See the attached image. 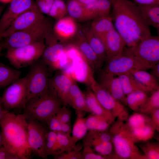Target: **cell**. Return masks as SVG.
Returning <instances> with one entry per match:
<instances>
[{"mask_svg":"<svg viewBox=\"0 0 159 159\" xmlns=\"http://www.w3.org/2000/svg\"><path fill=\"white\" fill-rule=\"evenodd\" d=\"M6 87L1 97L4 109L10 111L20 108L24 109L27 95L26 76L19 78Z\"/></svg>","mask_w":159,"mask_h":159,"instance_id":"12","label":"cell"},{"mask_svg":"<svg viewBox=\"0 0 159 159\" xmlns=\"http://www.w3.org/2000/svg\"><path fill=\"white\" fill-rule=\"evenodd\" d=\"M113 21L110 15L99 17L93 20L90 27L102 42L107 33L115 28Z\"/></svg>","mask_w":159,"mask_h":159,"instance_id":"25","label":"cell"},{"mask_svg":"<svg viewBox=\"0 0 159 159\" xmlns=\"http://www.w3.org/2000/svg\"><path fill=\"white\" fill-rule=\"evenodd\" d=\"M54 0H36L35 3L43 14L48 15Z\"/></svg>","mask_w":159,"mask_h":159,"instance_id":"47","label":"cell"},{"mask_svg":"<svg viewBox=\"0 0 159 159\" xmlns=\"http://www.w3.org/2000/svg\"><path fill=\"white\" fill-rule=\"evenodd\" d=\"M12 0H0V2L4 4L10 3Z\"/></svg>","mask_w":159,"mask_h":159,"instance_id":"57","label":"cell"},{"mask_svg":"<svg viewBox=\"0 0 159 159\" xmlns=\"http://www.w3.org/2000/svg\"><path fill=\"white\" fill-rule=\"evenodd\" d=\"M83 139V145L90 146L95 152L106 159L113 158L112 152L113 147L112 141L106 142L101 140L92 130H88Z\"/></svg>","mask_w":159,"mask_h":159,"instance_id":"22","label":"cell"},{"mask_svg":"<svg viewBox=\"0 0 159 159\" xmlns=\"http://www.w3.org/2000/svg\"><path fill=\"white\" fill-rule=\"evenodd\" d=\"M139 112L148 115L159 108V89L151 92Z\"/></svg>","mask_w":159,"mask_h":159,"instance_id":"38","label":"cell"},{"mask_svg":"<svg viewBox=\"0 0 159 159\" xmlns=\"http://www.w3.org/2000/svg\"><path fill=\"white\" fill-rule=\"evenodd\" d=\"M85 118L88 130L105 131L108 129L111 125L105 119L92 113Z\"/></svg>","mask_w":159,"mask_h":159,"instance_id":"35","label":"cell"},{"mask_svg":"<svg viewBox=\"0 0 159 159\" xmlns=\"http://www.w3.org/2000/svg\"><path fill=\"white\" fill-rule=\"evenodd\" d=\"M0 159H18L4 147L0 148Z\"/></svg>","mask_w":159,"mask_h":159,"instance_id":"49","label":"cell"},{"mask_svg":"<svg viewBox=\"0 0 159 159\" xmlns=\"http://www.w3.org/2000/svg\"><path fill=\"white\" fill-rule=\"evenodd\" d=\"M30 67L26 75L27 79L26 102L31 98L46 92L49 89L50 79L48 67L42 57Z\"/></svg>","mask_w":159,"mask_h":159,"instance_id":"8","label":"cell"},{"mask_svg":"<svg viewBox=\"0 0 159 159\" xmlns=\"http://www.w3.org/2000/svg\"><path fill=\"white\" fill-rule=\"evenodd\" d=\"M83 146L76 145L72 148L54 157L55 159H82V151Z\"/></svg>","mask_w":159,"mask_h":159,"instance_id":"42","label":"cell"},{"mask_svg":"<svg viewBox=\"0 0 159 159\" xmlns=\"http://www.w3.org/2000/svg\"><path fill=\"white\" fill-rule=\"evenodd\" d=\"M112 124L109 132L115 152L114 158L145 159L136 145L137 142L126 124L117 121Z\"/></svg>","mask_w":159,"mask_h":159,"instance_id":"3","label":"cell"},{"mask_svg":"<svg viewBox=\"0 0 159 159\" xmlns=\"http://www.w3.org/2000/svg\"><path fill=\"white\" fill-rule=\"evenodd\" d=\"M3 147L18 159H29L32 151L28 145L27 124L24 114L6 110L0 121Z\"/></svg>","mask_w":159,"mask_h":159,"instance_id":"2","label":"cell"},{"mask_svg":"<svg viewBox=\"0 0 159 159\" xmlns=\"http://www.w3.org/2000/svg\"><path fill=\"white\" fill-rule=\"evenodd\" d=\"M67 55L71 62L69 74L74 80L86 84L89 87L94 79V71L79 49L73 44L65 45Z\"/></svg>","mask_w":159,"mask_h":159,"instance_id":"7","label":"cell"},{"mask_svg":"<svg viewBox=\"0 0 159 159\" xmlns=\"http://www.w3.org/2000/svg\"><path fill=\"white\" fill-rule=\"evenodd\" d=\"M56 115L61 123H71V111L66 106L61 107Z\"/></svg>","mask_w":159,"mask_h":159,"instance_id":"45","label":"cell"},{"mask_svg":"<svg viewBox=\"0 0 159 159\" xmlns=\"http://www.w3.org/2000/svg\"><path fill=\"white\" fill-rule=\"evenodd\" d=\"M111 1L114 28L127 47L135 46L151 35L150 26L143 19L137 4L129 0Z\"/></svg>","mask_w":159,"mask_h":159,"instance_id":"1","label":"cell"},{"mask_svg":"<svg viewBox=\"0 0 159 159\" xmlns=\"http://www.w3.org/2000/svg\"><path fill=\"white\" fill-rule=\"evenodd\" d=\"M6 110L3 106L1 97H0V121Z\"/></svg>","mask_w":159,"mask_h":159,"instance_id":"53","label":"cell"},{"mask_svg":"<svg viewBox=\"0 0 159 159\" xmlns=\"http://www.w3.org/2000/svg\"><path fill=\"white\" fill-rule=\"evenodd\" d=\"M70 106L76 111L89 112L86 102L85 95L74 80L69 91Z\"/></svg>","mask_w":159,"mask_h":159,"instance_id":"27","label":"cell"},{"mask_svg":"<svg viewBox=\"0 0 159 159\" xmlns=\"http://www.w3.org/2000/svg\"><path fill=\"white\" fill-rule=\"evenodd\" d=\"M27 124L28 145L32 153L38 156L47 157L45 152L46 137L49 130L39 121L24 113Z\"/></svg>","mask_w":159,"mask_h":159,"instance_id":"13","label":"cell"},{"mask_svg":"<svg viewBox=\"0 0 159 159\" xmlns=\"http://www.w3.org/2000/svg\"><path fill=\"white\" fill-rule=\"evenodd\" d=\"M77 37L73 42L74 45L85 58L94 72L100 71L103 63L91 48L82 31H78Z\"/></svg>","mask_w":159,"mask_h":159,"instance_id":"20","label":"cell"},{"mask_svg":"<svg viewBox=\"0 0 159 159\" xmlns=\"http://www.w3.org/2000/svg\"><path fill=\"white\" fill-rule=\"evenodd\" d=\"M51 22L46 18L24 30L14 32L4 38L5 49L18 48L44 39L52 28Z\"/></svg>","mask_w":159,"mask_h":159,"instance_id":"5","label":"cell"},{"mask_svg":"<svg viewBox=\"0 0 159 159\" xmlns=\"http://www.w3.org/2000/svg\"><path fill=\"white\" fill-rule=\"evenodd\" d=\"M52 31L61 42L72 39L78 31L76 21L69 16L58 20L53 26Z\"/></svg>","mask_w":159,"mask_h":159,"instance_id":"18","label":"cell"},{"mask_svg":"<svg viewBox=\"0 0 159 159\" xmlns=\"http://www.w3.org/2000/svg\"><path fill=\"white\" fill-rule=\"evenodd\" d=\"M53 156H56L74 147L76 144L71 135L57 132Z\"/></svg>","mask_w":159,"mask_h":159,"instance_id":"36","label":"cell"},{"mask_svg":"<svg viewBox=\"0 0 159 159\" xmlns=\"http://www.w3.org/2000/svg\"><path fill=\"white\" fill-rule=\"evenodd\" d=\"M126 95L127 105L136 112H139L148 97L147 93L141 91H134Z\"/></svg>","mask_w":159,"mask_h":159,"instance_id":"34","label":"cell"},{"mask_svg":"<svg viewBox=\"0 0 159 159\" xmlns=\"http://www.w3.org/2000/svg\"><path fill=\"white\" fill-rule=\"evenodd\" d=\"M45 18L34 2L31 7L20 14L6 29L0 34V39H4L14 32L26 29Z\"/></svg>","mask_w":159,"mask_h":159,"instance_id":"14","label":"cell"},{"mask_svg":"<svg viewBox=\"0 0 159 159\" xmlns=\"http://www.w3.org/2000/svg\"><path fill=\"white\" fill-rule=\"evenodd\" d=\"M82 151V159H105L106 158L96 153L90 146L83 145Z\"/></svg>","mask_w":159,"mask_h":159,"instance_id":"44","label":"cell"},{"mask_svg":"<svg viewBox=\"0 0 159 159\" xmlns=\"http://www.w3.org/2000/svg\"><path fill=\"white\" fill-rule=\"evenodd\" d=\"M151 121L155 130H159V108L154 111L150 115Z\"/></svg>","mask_w":159,"mask_h":159,"instance_id":"48","label":"cell"},{"mask_svg":"<svg viewBox=\"0 0 159 159\" xmlns=\"http://www.w3.org/2000/svg\"><path fill=\"white\" fill-rule=\"evenodd\" d=\"M34 3L32 0H12L0 19V34L6 29L17 17Z\"/></svg>","mask_w":159,"mask_h":159,"instance_id":"17","label":"cell"},{"mask_svg":"<svg viewBox=\"0 0 159 159\" xmlns=\"http://www.w3.org/2000/svg\"><path fill=\"white\" fill-rule=\"evenodd\" d=\"M102 42L106 51L107 62L122 54L126 46L124 40L115 28L107 33Z\"/></svg>","mask_w":159,"mask_h":159,"instance_id":"19","label":"cell"},{"mask_svg":"<svg viewBox=\"0 0 159 159\" xmlns=\"http://www.w3.org/2000/svg\"><path fill=\"white\" fill-rule=\"evenodd\" d=\"M2 147H3V138L0 126V148Z\"/></svg>","mask_w":159,"mask_h":159,"instance_id":"56","label":"cell"},{"mask_svg":"<svg viewBox=\"0 0 159 159\" xmlns=\"http://www.w3.org/2000/svg\"><path fill=\"white\" fill-rule=\"evenodd\" d=\"M145 159H159V144L156 142H147L140 146Z\"/></svg>","mask_w":159,"mask_h":159,"instance_id":"41","label":"cell"},{"mask_svg":"<svg viewBox=\"0 0 159 159\" xmlns=\"http://www.w3.org/2000/svg\"><path fill=\"white\" fill-rule=\"evenodd\" d=\"M137 5L146 23L159 30V4Z\"/></svg>","mask_w":159,"mask_h":159,"instance_id":"29","label":"cell"},{"mask_svg":"<svg viewBox=\"0 0 159 159\" xmlns=\"http://www.w3.org/2000/svg\"><path fill=\"white\" fill-rule=\"evenodd\" d=\"M21 72L0 62V89L6 87L20 78Z\"/></svg>","mask_w":159,"mask_h":159,"instance_id":"30","label":"cell"},{"mask_svg":"<svg viewBox=\"0 0 159 159\" xmlns=\"http://www.w3.org/2000/svg\"><path fill=\"white\" fill-rule=\"evenodd\" d=\"M74 80L69 74L58 72L50 79L49 86L62 103L70 106L69 91Z\"/></svg>","mask_w":159,"mask_h":159,"instance_id":"16","label":"cell"},{"mask_svg":"<svg viewBox=\"0 0 159 159\" xmlns=\"http://www.w3.org/2000/svg\"><path fill=\"white\" fill-rule=\"evenodd\" d=\"M142 69H134L130 73L143 85L152 91L159 89L158 81L150 73Z\"/></svg>","mask_w":159,"mask_h":159,"instance_id":"32","label":"cell"},{"mask_svg":"<svg viewBox=\"0 0 159 159\" xmlns=\"http://www.w3.org/2000/svg\"><path fill=\"white\" fill-rule=\"evenodd\" d=\"M44 40L45 48L42 58L48 68L55 70L59 62L65 53V45L58 42L52 30L47 33Z\"/></svg>","mask_w":159,"mask_h":159,"instance_id":"15","label":"cell"},{"mask_svg":"<svg viewBox=\"0 0 159 159\" xmlns=\"http://www.w3.org/2000/svg\"><path fill=\"white\" fill-rule=\"evenodd\" d=\"M154 66L141 61L132 55L123 53L107 61V64L100 74H110L118 76L129 72L134 69L146 70L150 69Z\"/></svg>","mask_w":159,"mask_h":159,"instance_id":"11","label":"cell"},{"mask_svg":"<svg viewBox=\"0 0 159 159\" xmlns=\"http://www.w3.org/2000/svg\"><path fill=\"white\" fill-rule=\"evenodd\" d=\"M127 121L126 124L131 129L138 128L147 124H152L150 117L148 115L137 112H134L128 117Z\"/></svg>","mask_w":159,"mask_h":159,"instance_id":"39","label":"cell"},{"mask_svg":"<svg viewBox=\"0 0 159 159\" xmlns=\"http://www.w3.org/2000/svg\"><path fill=\"white\" fill-rule=\"evenodd\" d=\"M123 53L154 66L159 62V37L150 35L135 46L125 48Z\"/></svg>","mask_w":159,"mask_h":159,"instance_id":"9","label":"cell"},{"mask_svg":"<svg viewBox=\"0 0 159 159\" xmlns=\"http://www.w3.org/2000/svg\"><path fill=\"white\" fill-rule=\"evenodd\" d=\"M62 103L49 87L48 90L34 97L26 103L25 113L41 122L56 114Z\"/></svg>","mask_w":159,"mask_h":159,"instance_id":"4","label":"cell"},{"mask_svg":"<svg viewBox=\"0 0 159 159\" xmlns=\"http://www.w3.org/2000/svg\"><path fill=\"white\" fill-rule=\"evenodd\" d=\"M82 32L87 42L103 63L106 61L107 57L105 46L101 40L92 32L90 26H84Z\"/></svg>","mask_w":159,"mask_h":159,"instance_id":"26","label":"cell"},{"mask_svg":"<svg viewBox=\"0 0 159 159\" xmlns=\"http://www.w3.org/2000/svg\"><path fill=\"white\" fill-rule=\"evenodd\" d=\"M45 48L44 39L23 47L7 49L5 57L16 69L30 66L42 57Z\"/></svg>","mask_w":159,"mask_h":159,"instance_id":"6","label":"cell"},{"mask_svg":"<svg viewBox=\"0 0 159 159\" xmlns=\"http://www.w3.org/2000/svg\"><path fill=\"white\" fill-rule=\"evenodd\" d=\"M85 6L94 19L110 15L112 4L111 0H97Z\"/></svg>","mask_w":159,"mask_h":159,"instance_id":"31","label":"cell"},{"mask_svg":"<svg viewBox=\"0 0 159 159\" xmlns=\"http://www.w3.org/2000/svg\"><path fill=\"white\" fill-rule=\"evenodd\" d=\"M5 49L3 41L1 39H0V56H1L2 52L3 50Z\"/></svg>","mask_w":159,"mask_h":159,"instance_id":"55","label":"cell"},{"mask_svg":"<svg viewBox=\"0 0 159 159\" xmlns=\"http://www.w3.org/2000/svg\"><path fill=\"white\" fill-rule=\"evenodd\" d=\"M84 5H87L97 0H77Z\"/></svg>","mask_w":159,"mask_h":159,"instance_id":"54","label":"cell"},{"mask_svg":"<svg viewBox=\"0 0 159 159\" xmlns=\"http://www.w3.org/2000/svg\"><path fill=\"white\" fill-rule=\"evenodd\" d=\"M130 129L136 142L148 141L153 137L155 131L151 124Z\"/></svg>","mask_w":159,"mask_h":159,"instance_id":"37","label":"cell"},{"mask_svg":"<svg viewBox=\"0 0 159 159\" xmlns=\"http://www.w3.org/2000/svg\"><path fill=\"white\" fill-rule=\"evenodd\" d=\"M89 87L100 104L115 119L117 118L118 121L121 122L127 120L128 112L124 105L114 98L95 79Z\"/></svg>","mask_w":159,"mask_h":159,"instance_id":"10","label":"cell"},{"mask_svg":"<svg viewBox=\"0 0 159 159\" xmlns=\"http://www.w3.org/2000/svg\"><path fill=\"white\" fill-rule=\"evenodd\" d=\"M67 14L75 20H93V17L85 5L77 0H68L66 4Z\"/></svg>","mask_w":159,"mask_h":159,"instance_id":"24","label":"cell"},{"mask_svg":"<svg viewBox=\"0 0 159 159\" xmlns=\"http://www.w3.org/2000/svg\"><path fill=\"white\" fill-rule=\"evenodd\" d=\"M76 112L77 117L72 129L71 136L76 143L84 138L88 130L86 123L85 118L84 117V112L76 111Z\"/></svg>","mask_w":159,"mask_h":159,"instance_id":"33","label":"cell"},{"mask_svg":"<svg viewBox=\"0 0 159 159\" xmlns=\"http://www.w3.org/2000/svg\"><path fill=\"white\" fill-rule=\"evenodd\" d=\"M57 133L48 130L46 135L45 145V152L47 157L53 156L56 145Z\"/></svg>","mask_w":159,"mask_h":159,"instance_id":"43","label":"cell"},{"mask_svg":"<svg viewBox=\"0 0 159 159\" xmlns=\"http://www.w3.org/2000/svg\"><path fill=\"white\" fill-rule=\"evenodd\" d=\"M67 14L66 4L63 0H54L48 15L58 20L65 16Z\"/></svg>","mask_w":159,"mask_h":159,"instance_id":"40","label":"cell"},{"mask_svg":"<svg viewBox=\"0 0 159 159\" xmlns=\"http://www.w3.org/2000/svg\"><path fill=\"white\" fill-rule=\"evenodd\" d=\"M84 94L89 112L105 119L111 125L113 123L115 119L100 104L92 91L88 89Z\"/></svg>","mask_w":159,"mask_h":159,"instance_id":"23","label":"cell"},{"mask_svg":"<svg viewBox=\"0 0 159 159\" xmlns=\"http://www.w3.org/2000/svg\"><path fill=\"white\" fill-rule=\"evenodd\" d=\"M4 5H0V15L4 9Z\"/></svg>","mask_w":159,"mask_h":159,"instance_id":"58","label":"cell"},{"mask_svg":"<svg viewBox=\"0 0 159 159\" xmlns=\"http://www.w3.org/2000/svg\"><path fill=\"white\" fill-rule=\"evenodd\" d=\"M117 77L126 95L137 91H142L147 94L152 91L140 83L130 72L120 74Z\"/></svg>","mask_w":159,"mask_h":159,"instance_id":"28","label":"cell"},{"mask_svg":"<svg viewBox=\"0 0 159 159\" xmlns=\"http://www.w3.org/2000/svg\"><path fill=\"white\" fill-rule=\"evenodd\" d=\"M137 4H159V0H132Z\"/></svg>","mask_w":159,"mask_h":159,"instance_id":"51","label":"cell"},{"mask_svg":"<svg viewBox=\"0 0 159 159\" xmlns=\"http://www.w3.org/2000/svg\"><path fill=\"white\" fill-rule=\"evenodd\" d=\"M72 131L71 123H61L60 132L67 135H71Z\"/></svg>","mask_w":159,"mask_h":159,"instance_id":"50","label":"cell"},{"mask_svg":"<svg viewBox=\"0 0 159 159\" xmlns=\"http://www.w3.org/2000/svg\"><path fill=\"white\" fill-rule=\"evenodd\" d=\"M99 83L116 100L127 105L126 96L118 77L110 74H100Z\"/></svg>","mask_w":159,"mask_h":159,"instance_id":"21","label":"cell"},{"mask_svg":"<svg viewBox=\"0 0 159 159\" xmlns=\"http://www.w3.org/2000/svg\"><path fill=\"white\" fill-rule=\"evenodd\" d=\"M44 122L49 130L57 133L60 132L62 123L56 115L49 118Z\"/></svg>","mask_w":159,"mask_h":159,"instance_id":"46","label":"cell"},{"mask_svg":"<svg viewBox=\"0 0 159 159\" xmlns=\"http://www.w3.org/2000/svg\"><path fill=\"white\" fill-rule=\"evenodd\" d=\"M151 69V70L150 73L158 81L159 78V62L155 65Z\"/></svg>","mask_w":159,"mask_h":159,"instance_id":"52","label":"cell"}]
</instances>
